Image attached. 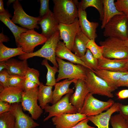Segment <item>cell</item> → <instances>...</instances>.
<instances>
[{"instance_id":"obj_17","label":"cell","mask_w":128,"mask_h":128,"mask_svg":"<svg viewBox=\"0 0 128 128\" xmlns=\"http://www.w3.org/2000/svg\"><path fill=\"white\" fill-rule=\"evenodd\" d=\"M74 84L75 90L71 96L69 102L78 112L82 107L86 96L90 91L84 80L78 79Z\"/></svg>"},{"instance_id":"obj_21","label":"cell","mask_w":128,"mask_h":128,"mask_svg":"<svg viewBox=\"0 0 128 128\" xmlns=\"http://www.w3.org/2000/svg\"><path fill=\"white\" fill-rule=\"evenodd\" d=\"M6 69L10 75L25 76L28 67L27 60L20 61L10 59L6 61Z\"/></svg>"},{"instance_id":"obj_23","label":"cell","mask_w":128,"mask_h":128,"mask_svg":"<svg viewBox=\"0 0 128 128\" xmlns=\"http://www.w3.org/2000/svg\"><path fill=\"white\" fill-rule=\"evenodd\" d=\"M23 90L19 88L9 87L5 88L0 93V100L10 104L22 101V94Z\"/></svg>"},{"instance_id":"obj_48","label":"cell","mask_w":128,"mask_h":128,"mask_svg":"<svg viewBox=\"0 0 128 128\" xmlns=\"http://www.w3.org/2000/svg\"><path fill=\"white\" fill-rule=\"evenodd\" d=\"M6 61H0V72L6 68Z\"/></svg>"},{"instance_id":"obj_46","label":"cell","mask_w":128,"mask_h":128,"mask_svg":"<svg viewBox=\"0 0 128 128\" xmlns=\"http://www.w3.org/2000/svg\"><path fill=\"white\" fill-rule=\"evenodd\" d=\"M119 99H123L128 98V89H124L119 91L116 94Z\"/></svg>"},{"instance_id":"obj_1","label":"cell","mask_w":128,"mask_h":128,"mask_svg":"<svg viewBox=\"0 0 128 128\" xmlns=\"http://www.w3.org/2000/svg\"><path fill=\"white\" fill-rule=\"evenodd\" d=\"M54 15L59 24H69L78 17V10L75 0H53Z\"/></svg>"},{"instance_id":"obj_14","label":"cell","mask_w":128,"mask_h":128,"mask_svg":"<svg viewBox=\"0 0 128 128\" xmlns=\"http://www.w3.org/2000/svg\"><path fill=\"white\" fill-rule=\"evenodd\" d=\"M87 118L79 112L73 114L64 113L52 117L51 120L55 128H71Z\"/></svg>"},{"instance_id":"obj_33","label":"cell","mask_w":128,"mask_h":128,"mask_svg":"<svg viewBox=\"0 0 128 128\" xmlns=\"http://www.w3.org/2000/svg\"><path fill=\"white\" fill-rule=\"evenodd\" d=\"M80 59L87 67L88 69L93 71L97 69L98 59L94 56L88 49H87L85 55Z\"/></svg>"},{"instance_id":"obj_20","label":"cell","mask_w":128,"mask_h":128,"mask_svg":"<svg viewBox=\"0 0 128 128\" xmlns=\"http://www.w3.org/2000/svg\"><path fill=\"white\" fill-rule=\"evenodd\" d=\"M78 80L66 79L63 81L56 83L54 86L55 88L53 91L52 105L60 100L63 95L73 93L74 92L73 89L69 88V86L72 83L76 82Z\"/></svg>"},{"instance_id":"obj_13","label":"cell","mask_w":128,"mask_h":128,"mask_svg":"<svg viewBox=\"0 0 128 128\" xmlns=\"http://www.w3.org/2000/svg\"><path fill=\"white\" fill-rule=\"evenodd\" d=\"M19 103H12L10 111L15 119V128H35L39 126L33 119L24 113Z\"/></svg>"},{"instance_id":"obj_18","label":"cell","mask_w":128,"mask_h":128,"mask_svg":"<svg viewBox=\"0 0 128 128\" xmlns=\"http://www.w3.org/2000/svg\"><path fill=\"white\" fill-rule=\"evenodd\" d=\"M120 103L114 102L109 109L96 116H87V118L98 128H109V123L112 115L119 111Z\"/></svg>"},{"instance_id":"obj_31","label":"cell","mask_w":128,"mask_h":128,"mask_svg":"<svg viewBox=\"0 0 128 128\" xmlns=\"http://www.w3.org/2000/svg\"><path fill=\"white\" fill-rule=\"evenodd\" d=\"M41 64L45 66L47 69L46 85L52 87L54 86L56 83L55 75L56 73L58 72V68L54 66H50L47 60L45 59L42 61Z\"/></svg>"},{"instance_id":"obj_45","label":"cell","mask_w":128,"mask_h":128,"mask_svg":"<svg viewBox=\"0 0 128 128\" xmlns=\"http://www.w3.org/2000/svg\"><path fill=\"white\" fill-rule=\"evenodd\" d=\"M89 120L87 118L79 122L75 126L71 128H95L88 124Z\"/></svg>"},{"instance_id":"obj_6","label":"cell","mask_w":128,"mask_h":128,"mask_svg":"<svg viewBox=\"0 0 128 128\" xmlns=\"http://www.w3.org/2000/svg\"><path fill=\"white\" fill-rule=\"evenodd\" d=\"M84 81L90 93L93 95L96 94L112 98L114 96L112 92L117 89L109 85L88 68L87 77Z\"/></svg>"},{"instance_id":"obj_40","label":"cell","mask_w":128,"mask_h":128,"mask_svg":"<svg viewBox=\"0 0 128 128\" xmlns=\"http://www.w3.org/2000/svg\"><path fill=\"white\" fill-rule=\"evenodd\" d=\"M40 7L39 11V17L41 18L44 16L49 11V0H40Z\"/></svg>"},{"instance_id":"obj_42","label":"cell","mask_w":128,"mask_h":128,"mask_svg":"<svg viewBox=\"0 0 128 128\" xmlns=\"http://www.w3.org/2000/svg\"><path fill=\"white\" fill-rule=\"evenodd\" d=\"M11 104L0 100V114L10 111Z\"/></svg>"},{"instance_id":"obj_11","label":"cell","mask_w":128,"mask_h":128,"mask_svg":"<svg viewBox=\"0 0 128 128\" xmlns=\"http://www.w3.org/2000/svg\"><path fill=\"white\" fill-rule=\"evenodd\" d=\"M72 94L65 95L55 104L50 106L48 104L45 107L44 109L46 113H49L43 121L48 120L50 118L64 113H76L78 111L70 103L69 100Z\"/></svg>"},{"instance_id":"obj_44","label":"cell","mask_w":128,"mask_h":128,"mask_svg":"<svg viewBox=\"0 0 128 128\" xmlns=\"http://www.w3.org/2000/svg\"><path fill=\"white\" fill-rule=\"evenodd\" d=\"M119 114L126 120L128 119V105H124L120 103L119 107Z\"/></svg>"},{"instance_id":"obj_5","label":"cell","mask_w":128,"mask_h":128,"mask_svg":"<svg viewBox=\"0 0 128 128\" xmlns=\"http://www.w3.org/2000/svg\"><path fill=\"white\" fill-rule=\"evenodd\" d=\"M128 18L125 15H117L113 17L104 27V36L118 38L124 41L128 39Z\"/></svg>"},{"instance_id":"obj_54","label":"cell","mask_w":128,"mask_h":128,"mask_svg":"<svg viewBox=\"0 0 128 128\" xmlns=\"http://www.w3.org/2000/svg\"><path fill=\"white\" fill-rule=\"evenodd\" d=\"M127 125L128 127V119L126 120Z\"/></svg>"},{"instance_id":"obj_41","label":"cell","mask_w":128,"mask_h":128,"mask_svg":"<svg viewBox=\"0 0 128 128\" xmlns=\"http://www.w3.org/2000/svg\"><path fill=\"white\" fill-rule=\"evenodd\" d=\"M38 84L36 82L26 78L24 83L23 91H29L35 88L38 87Z\"/></svg>"},{"instance_id":"obj_12","label":"cell","mask_w":128,"mask_h":128,"mask_svg":"<svg viewBox=\"0 0 128 128\" xmlns=\"http://www.w3.org/2000/svg\"><path fill=\"white\" fill-rule=\"evenodd\" d=\"M58 28L60 40H63L66 46L71 50L75 36L81 30L78 18L70 24H59Z\"/></svg>"},{"instance_id":"obj_4","label":"cell","mask_w":128,"mask_h":128,"mask_svg":"<svg viewBox=\"0 0 128 128\" xmlns=\"http://www.w3.org/2000/svg\"><path fill=\"white\" fill-rule=\"evenodd\" d=\"M56 58L59 69L56 82L64 79L84 80L85 79L87 76V68L80 64L76 65L65 61L56 56Z\"/></svg>"},{"instance_id":"obj_30","label":"cell","mask_w":128,"mask_h":128,"mask_svg":"<svg viewBox=\"0 0 128 128\" xmlns=\"http://www.w3.org/2000/svg\"><path fill=\"white\" fill-rule=\"evenodd\" d=\"M77 6L81 8L83 10L88 7H93L98 11L100 15V20L102 21L104 17L103 5V0H82L78 2L75 0Z\"/></svg>"},{"instance_id":"obj_32","label":"cell","mask_w":128,"mask_h":128,"mask_svg":"<svg viewBox=\"0 0 128 128\" xmlns=\"http://www.w3.org/2000/svg\"><path fill=\"white\" fill-rule=\"evenodd\" d=\"M15 119L9 111L0 114V128H15Z\"/></svg>"},{"instance_id":"obj_28","label":"cell","mask_w":128,"mask_h":128,"mask_svg":"<svg viewBox=\"0 0 128 128\" xmlns=\"http://www.w3.org/2000/svg\"><path fill=\"white\" fill-rule=\"evenodd\" d=\"M11 15L7 10L5 13H0V20L11 30L14 37L16 43L19 35L21 33L27 31L28 29L16 25L10 19Z\"/></svg>"},{"instance_id":"obj_51","label":"cell","mask_w":128,"mask_h":128,"mask_svg":"<svg viewBox=\"0 0 128 128\" xmlns=\"http://www.w3.org/2000/svg\"><path fill=\"white\" fill-rule=\"evenodd\" d=\"M123 41L125 45L128 48V39Z\"/></svg>"},{"instance_id":"obj_15","label":"cell","mask_w":128,"mask_h":128,"mask_svg":"<svg viewBox=\"0 0 128 128\" xmlns=\"http://www.w3.org/2000/svg\"><path fill=\"white\" fill-rule=\"evenodd\" d=\"M42 29L41 33L48 39L59 31V23L50 10L38 22Z\"/></svg>"},{"instance_id":"obj_39","label":"cell","mask_w":128,"mask_h":128,"mask_svg":"<svg viewBox=\"0 0 128 128\" xmlns=\"http://www.w3.org/2000/svg\"><path fill=\"white\" fill-rule=\"evenodd\" d=\"M0 72V85L5 88L9 87L10 75L6 69H4Z\"/></svg>"},{"instance_id":"obj_38","label":"cell","mask_w":128,"mask_h":128,"mask_svg":"<svg viewBox=\"0 0 128 128\" xmlns=\"http://www.w3.org/2000/svg\"><path fill=\"white\" fill-rule=\"evenodd\" d=\"M114 4L117 10L123 13L128 18V0H117Z\"/></svg>"},{"instance_id":"obj_34","label":"cell","mask_w":128,"mask_h":128,"mask_svg":"<svg viewBox=\"0 0 128 128\" xmlns=\"http://www.w3.org/2000/svg\"><path fill=\"white\" fill-rule=\"evenodd\" d=\"M87 47L95 58L98 59L103 56V47L98 46L95 42V40H90L87 44Z\"/></svg>"},{"instance_id":"obj_24","label":"cell","mask_w":128,"mask_h":128,"mask_svg":"<svg viewBox=\"0 0 128 128\" xmlns=\"http://www.w3.org/2000/svg\"><path fill=\"white\" fill-rule=\"evenodd\" d=\"M93 72L109 85L117 89V82L121 77L124 75L128 74V71L115 72L101 69H97Z\"/></svg>"},{"instance_id":"obj_37","label":"cell","mask_w":128,"mask_h":128,"mask_svg":"<svg viewBox=\"0 0 128 128\" xmlns=\"http://www.w3.org/2000/svg\"><path fill=\"white\" fill-rule=\"evenodd\" d=\"M39 71L36 69L28 67L25 76L26 78L36 82L39 86L40 83L39 79Z\"/></svg>"},{"instance_id":"obj_50","label":"cell","mask_w":128,"mask_h":128,"mask_svg":"<svg viewBox=\"0 0 128 128\" xmlns=\"http://www.w3.org/2000/svg\"><path fill=\"white\" fill-rule=\"evenodd\" d=\"M15 1V0H9L6 3L7 6L8 7L11 4L13 3Z\"/></svg>"},{"instance_id":"obj_47","label":"cell","mask_w":128,"mask_h":128,"mask_svg":"<svg viewBox=\"0 0 128 128\" xmlns=\"http://www.w3.org/2000/svg\"><path fill=\"white\" fill-rule=\"evenodd\" d=\"M9 40V38L3 34V31L0 33V42H7Z\"/></svg>"},{"instance_id":"obj_36","label":"cell","mask_w":128,"mask_h":128,"mask_svg":"<svg viewBox=\"0 0 128 128\" xmlns=\"http://www.w3.org/2000/svg\"><path fill=\"white\" fill-rule=\"evenodd\" d=\"M26 79L25 76L10 75L9 80V87H16L24 90V85Z\"/></svg>"},{"instance_id":"obj_10","label":"cell","mask_w":128,"mask_h":128,"mask_svg":"<svg viewBox=\"0 0 128 128\" xmlns=\"http://www.w3.org/2000/svg\"><path fill=\"white\" fill-rule=\"evenodd\" d=\"M13 8L14 11L11 20L14 23L19 24L23 28L28 29L39 28L37 24L41 18L39 17H34L27 14L18 0H16L13 3Z\"/></svg>"},{"instance_id":"obj_16","label":"cell","mask_w":128,"mask_h":128,"mask_svg":"<svg viewBox=\"0 0 128 128\" xmlns=\"http://www.w3.org/2000/svg\"><path fill=\"white\" fill-rule=\"evenodd\" d=\"M78 10V19L81 30L82 32L90 39H94L97 37L96 33V28L99 25L97 22L89 21L87 18V14L78 6H77Z\"/></svg>"},{"instance_id":"obj_2","label":"cell","mask_w":128,"mask_h":128,"mask_svg":"<svg viewBox=\"0 0 128 128\" xmlns=\"http://www.w3.org/2000/svg\"><path fill=\"white\" fill-rule=\"evenodd\" d=\"M59 31L47 39L44 45L37 51L30 53H26L19 56L22 60L35 56H38L49 60L54 66L59 68L56 58L55 51L58 43L60 41Z\"/></svg>"},{"instance_id":"obj_3","label":"cell","mask_w":128,"mask_h":128,"mask_svg":"<svg viewBox=\"0 0 128 128\" xmlns=\"http://www.w3.org/2000/svg\"><path fill=\"white\" fill-rule=\"evenodd\" d=\"M103 47V57L110 59H125L128 58V48L120 39L108 37L99 42Z\"/></svg>"},{"instance_id":"obj_52","label":"cell","mask_w":128,"mask_h":128,"mask_svg":"<svg viewBox=\"0 0 128 128\" xmlns=\"http://www.w3.org/2000/svg\"><path fill=\"white\" fill-rule=\"evenodd\" d=\"M125 69L128 71V58L125 66Z\"/></svg>"},{"instance_id":"obj_26","label":"cell","mask_w":128,"mask_h":128,"mask_svg":"<svg viewBox=\"0 0 128 128\" xmlns=\"http://www.w3.org/2000/svg\"><path fill=\"white\" fill-rule=\"evenodd\" d=\"M114 1V0H103L104 17L101 26L102 29L104 28L106 24L114 16L120 14L125 15L123 13L117 10Z\"/></svg>"},{"instance_id":"obj_19","label":"cell","mask_w":128,"mask_h":128,"mask_svg":"<svg viewBox=\"0 0 128 128\" xmlns=\"http://www.w3.org/2000/svg\"><path fill=\"white\" fill-rule=\"evenodd\" d=\"M128 59H110L103 56L98 59L97 69L118 72L128 71L125 69Z\"/></svg>"},{"instance_id":"obj_27","label":"cell","mask_w":128,"mask_h":128,"mask_svg":"<svg viewBox=\"0 0 128 128\" xmlns=\"http://www.w3.org/2000/svg\"><path fill=\"white\" fill-rule=\"evenodd\" d=\"M39 86L38 99L39 105L43 110L48 103H52V87L44 85L42 82Z\"/></svg>"},{"instance_id":"obj_43","label":"cell","mask_w":128,"mask_h":128,"mask_svg":"<svg viewBox=\"0 0 128 128\" xmlns=\"http://www.w3.org/2000/svg\"><path fill=\"white\" fill-rule=\"evenodd\" d=\"M118 87H128V74L123 75L118 81L116 85Z\"/></svg>"},{"instance_id":"obj_25","label":"cell","mask_w":128,"mask_h":128,"mask_svg":"<svg viewBox=\"0 0 128 128\" xmlns=\"http://www.w3.org/2000/svg\"><path fill=\"white\" fill-rule=\"evenodd\" d=\"M90 39L81 30L76 35L71 51L77 57L81 58L85 54L87 50V44Z\"/></svg>"},{"instance_id":"obj_9","label":"cell","mask_w":128,"mask_h":128,"mask_svg":"<svg viewBox=\"0 0 128 128\" xmlns=\"http://www.w3.org/2000/svg\"><path fill=\"white\" fill-rule=\"evenodd\" d=\"M38 88L37 87L22 94L21 105L23 109L28 111L34 120H37L43 112V109L37 103Z\"/></svg>"},{"instance_id":"obj_53","label":"cell","mask_w":128,"mask_h":128,"mask_svg":"<svg viewBox=\"0 0 128 128\" xmlns=\"http://www.w3.org/2000/svg\"><path fill=\"white\" fill-rule=\"evenodd\" d=\"M127 36L128 37V26H127Z\"/></svg>"},{"instance_id":"obj_7","label":"cell","mask_w":128,"mask_h":128,"mask_svg":"<svg viewBox=\"0 0 128 128\" xmlns=\"http://www.w3.org/2000/svg\"><path fill=\"white\" fill-rule=\"evenodd\" d=\"M114 102L111 99L106 101H100L89 93L86 96L82 107L78 112L87 117L97 115L107 110Z\"/></svg>"},{"instance_id":"obj_8","label":"cell","mask_w":128,"mask_h":128,"mask_svg":"<svg viewBox=\"0 0 128 128\" xmlns=\"http://www.w3.org/2000/svg\"><path fill=\"white\" fill-rule=\"evenodd\" d=\"M47 40L45 37L34 29H28L19 35L16 44L18 47H21L26 53H30L33 52L36 46L45 43Z\"/></svg>"},{"instance_id":"obj_49","label":"cell","mask_w":128,"mask_h":128,"mask_svg":"<svg viewBox=\"0 0 128 128\" xmlns=\"http://www.w3.org/2000/svg\"><path fill=\"white\" fill-rule=\"evenodd\" d=\"M6 10L4 8L3 0H0V13H3L5 12Z\"/></svg>"},{"instance_id":"obj_29","label":"cell","mask_w":128,"mask_h":128,"mask_svg":"<svg viewBox=\"0 0 128 128\" xmlns=\"http://www.w3.org/2000/svg\"><path fill=\"white\" fill-rule=\"evenodd\" d=\"M21 47L9 48L0 42V61H7L11 58L26 54Z\"/></svg>"},{"instance_id":"obj_22","label":"cell","mask_w":128,"mask_h":128,"mask_svg":"<svg viewBox=\"0 0 128 128\" xmlns=\"http://www.w3.org/2000/svg\"><path fill=\"white\" fill-rule=\"evenodd\" d=\"M65 46L64 43L59 41L57 44L55 55L61 59H65L74 64H81L87 68V67L80 58L77 57Z\"/></svg>"},{"instance_id":"obj_35","label":"cell","mask_w":128,"mask_h":128,"mask_svg":"<svg viewBox=\"0 0 128 128\" xmlns=\"http://www.w3.org/2000/svg\"><path fill=\"white\" fill-rule=\"evenodd\" d=\"M110 121L112 128H128L126 119L119 114L112 116Z\"/></svg>"}]
</instances>
